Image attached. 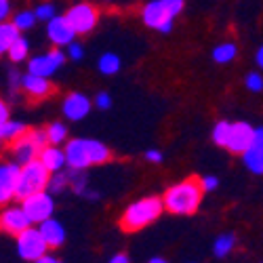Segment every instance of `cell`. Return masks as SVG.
I'll return each instance as SVG.
<instances>
[{
  "mask_svg": "<svg viewBox=\"0 0 263 263\" xmlns=\"http://www.w3.org/2000/svg\"><path fill=\"white\" fill-rule=\"evenodd\" d=\"M34 263H61L57 257H53V255H45V257H40L38 261H34Z\"/></svg>",
  "mask_w": 263,
  "mask_h": 263,
  "instance_id": "ab89813d",
  "label": "cell"
},
{
  "mask_svg": "<svg viewBox=\"0 0 263 263\" xmlns=\"http://www.w3.org/2000/svg\"><path fill=\"white\" fill-rule=\"evenodd\" d=\"M38 230H40V234L45 236V240H47V245L51 247V249H59L63 242H65V230H63V226L57 221V219H47V221H42L40 226H38Z\"/></svg>",
  "mask_w": 263,
  "mask_h": 263,
  "instance_id": "ac0fdd59",
  "label": "cell"
},
{
  "mask_svg": "<svg viewBox=\"0 0 263 263\" xmlns=\"http://www.w3.org/2000/svg\"><path fill=\"white\" fill-rule=\"evenodd\" d=\"M68 185H70V175H63V173H53L51 175V181H49V192L51 194L63 192Z\"/></svg>",
  "mask_w": 263,
  "mask_h": 263,
  "instance_id": "f1b7e54d",
  "label": "cell"
},
{
  "mask_svg": "<svg viewBox=\"0 0 263 263\" xmlns=\"http://www.w3.org/2000/svg\"><path fill=\"white\" fill-rule=\"evenodd\" d=\"M253 137H255V128L247 122H234L232 124V133L226 149H230L232 154H245L253 147Z\"/></svg>",
  "mask_w": 263,
  "mask_h": 263,
  "instance_id": "4fadbf2b",
  "label": "cell"
},
{
  "mask_svg": "<svg viewBox=\"0 0 263 263\" xmlns=\"http://www.w3.org/2000/svg\"><path fill=\"white\" fill-rule=\"evenodd\" d=\"M0 228H3L5 234L19 236L28 228H32V221H30L28 213L24 211V206H7L3 211V215H0Z\"/></svg>",
  "mask_w": 263,
  "mask_h": 263,
  "instance_id": "30bf717a",
  "label": "cell"
},
{
  "mask_svg": "<svg viewBox=\"0 0 263 263\" xmlns=\"http://www.w3.org/2000/svg\"><path fill=\"white\" fill-rule=\"evenodd\" d=\"M236 45L234 42H223V45H219L213 49V59L217 63H230L234 57H236Z\"/></svg>",
  "mask_w": 263,
  "mask_h": 263,
  "instance_id": "cb8c5ba5",
  "label": "cell"
},
{
  "mask_svg": "<svg viewBox=\"0 0 263 263\" xmlns=\"http://www.w3.org/2000/svg\"><path fill=\"white\" fill-rule=\"evenodd\" d=\"M145 160L158 164V162H162V154H160L158 149H149V152H145Z\"/></svg>",
  "mask_w": 263,
  "mask_h": 263,
  "instance_id": "e575fe53",
  "label": "cell"
},
{
  "mask_svg": "<svg viewBox=\"0 0 263 263\" xmlns=\"http://www.w3.org/2000/svg\"><path fill=\"white\" fill-rule=\"evenodd\" d=\"M185 0H152L141 9V19L147 28H154L160 34L173 30V21L183 11Z\"/></svg>",
  "mask_w": 263,
  "mask_h": 263,
  "instance_id": "277c9868",
  "label": "cell"
},
{
  "mask_svg": "<svg viewBox=\"0 0 263 263\" xmlns=\"http://www.w3.org/2000/svg\"><path fill=\"white\" fill-rule=\"evenodd\" d=\"M68 47H70V49H68V57H70V59H74V61L82 59V55H84L82 45H78V42H72V45H68Z\"/></svg>",
  "mask_w": 263,
  "mask_h": 263,
  "instance_id": "1f68e13d",
  "label": "cell"
},
{
  "mask_svg": "<svg viewBox=\"0 0 263 263\" xmlns=\"http://www.w3.org/2000/svg\"><path fill=\"white\" fill-rule=\"evenodd\" d=\"M47 34H49V40L53 42L55 47L72 45L74 36H76L74 28L70 26V21H68V17H65V15H63V17L57 15L55 19L49 21V24H47Z\"/></svg>",
  "mask_w": 263,
  "mask_h": 263,
  "instance_id": "5bb4252c",
  "label": "cell"
},
{
  "mask_svg": "<svg viewBox=\"0 0 263 263\" xmlns=\"http://www.w3.org/2000/svg\"><path fill=\"white\" fill-rule=\"evenodd\" d=\"M97 68H99V72H101V74L112 76V74H116V72L120 70V57H118V55H114V53H103V55L99 57Z\"/></svg>",
  "mask_w": 263,
  "mask_h": 263,
  "instance_id": "603a6c76",
  "label": "cell"
},
{
  "mask_svg": "<svg viewBox=\"0 0 263 263\" xmlns=\"http://www.w3.org/2000/svg\"><path fill=\"white\" fill-rule=\"evenodd\" d=\"M164 209V200L158 198V196H147V198H141L133 204H128L120 217V228L124 232H139L143 228H147L149 223H154L156 219L162 215Z\"/></svg>",
  "mask_w": 263,
  "mask_h": 263,
  "instance_id": "3957f363",
  "label": "cell"
},
{
  "mask_svg": "<svg viewBox=\"0 0 263 263\" xmlns=\"http://www.w3.org/2000/svg\"><path fill=\"white\" fill-rule=\"evenodd\" d=\"M65 156H68V166L76 171H84L93 164H105L112 158V152L101 141L95 139H72L65 145Z\"/></svg>",
  "mask_w": 263,
  "mask_h": 263,
  "instance_id": "7a4b0ae2",
  "label": "cell"
},
{
  "mask_svg": "<svg viewBox=\"0 0 263 263\" xmlns=\"http://www.w3.org/2000/svg\"><path fill=\"white\" fill-rule=\"evenodd\" d=\"M91 112V99L82 93H70L63 99V114L70 120H82Z\"/></svg>",
  "mask_w": 263,
  "mask_h": 263,
  "instance_id": "2e32d148",
  "label": "cell"
},
{
  "mask_svg": "<svg viewBox=\"0 0 263 263\" xmlns=\"http://www.w3.org/2000/svg\"><path fill=\"white\" fill-rule=\"evenodd\" d=\"M19 32L21 30L15 24H3V26H0V51L9 53V49L13 47V42L21 36Z\"/></svg>",
  "mask_w": 263,
  "mask_h": 263,
  "instance_id": "44dd1931",
  "label": "cell"
},
{
  "mask_svg": "<svg viewBox=\"0 0 263 263\" xmlns=\"http://www.w3.org/2000/svg\"><path fill=\"white\" fill-rule=\"evenodd\" d=\"M109 263H130V261H128V257L124 253H118V255H114L112 259H109Z\"/></svg>",
  "mask_w": 263,
  "mask_h": 263,
  "instance_id": "f35d334b",
  "label": "cell"
},
{
  "mask_svg": "<svg viewBox=\"0 0 263 263\" xmlns=\"http://www.w3.org/2000/svg\"><path fill=\"white\" fill-rule=\"evenodd\" d=\"M47 133H49V143L59 145L65 141V137H68V128H65V124H61V122H53L47 126Z\"/></svg>",
  "mask_w": 263,
  "mask_h": 263,
  "instance_id": "4316f807",
  "label": "cell"
},
{
  "mask_svg": "<svg viewBox=\"0 0 263 263\" xmlns=\"http://www.w3.org/2000/svg\"><path fill=\"white\" fill-rule=\"evenodd\" d=\"M19 175H21V164L17 162H5L0 166V200L3 202L17 198Z\"/></svg>",
  "mask_w": 263,
  "mask_h": 263,
  "instance_id": "7c38bea8",
  "label": "cell"
},
{
  "mask_svg": "<svg viewBox=\"0 0 263 263\" xmlns=\"http://www.w3.org/2000/svg\"><path fill=\"white\" fill-rule=\"evenodd\" d=\"M51 171L42 164L40 160H32L28 164L21 166V175H19V187H17V198L26 200L28 196H34L38 192L49 190V181H51Z\"/></svg>",
  "mask_w": 263,
  "mask_h": 263,
  "instance_id": "5b68a950",
  "label": "cell"
},
{
  "mask_svg": "<svg viewBox=\"0 0 263 263\" xmlns=\"http://www.w3.org/2000/svg\"><path fill=\"white\" fill-rule=\"evenodd\" d=\"M21 206L24 211L28 213L32 226H40L42 221H47V219L53 217V211H55V202H53V196L49 190L45 192H38L34 196H28L26 200H21Z\"/></svg>",
  "mask_w": 263,
  "mask_h": 263,
  "instance_id": "ba28073f",
  "label": "cell"
},
{
  "mask_svg": "<svg viewBox=\"0 0 263 263\" xmlns=\"http://www.w3.org/2000/svg\"><path fill=\"white\" fill-rule=\"evenodd\" d=\"M234 247H236V236L234 234H221L213 242V253H215V257L221 259V257H228L234 251Z\"/></svg>",
  "mask_w": 263,
  "mask_h": 263,
  "instance_id": "7402d4cb",
  "label": "cell"
},
{
  "mask_svg": "<svg viewBox=\"0 0 263 263\" xmlns=\"http://www.w3.org/2000/svg\"><path fill=\"white\" fill-rule=\"evenodd\" d=\"M147 263H168V261H166V259H162V257H152Z\"/></svg>",
  "mask_w": 263,
  "mask_h": 263,
  "instance_id": "b9f144b4",
  "label": "cell"
},
{
  "mask_svg": "<svg viewBox=\"0 0 263 263\" xmlns=\"http://www.w3.org/2000/svg\"><path fill=\"white\" fill-rule=\"evenodd\" d=\"M217 177H213V175H206V177H202V187H204V192H213L215 187H217Z\"/></svg>",
  "mask_w": 263,
  "mask_h": 263,
  "instance_id": "836d02e7",
  "label": "cell"
},
{
  "mask_svg": "<svg viewBox=\"0 0 263 263\" xmlns=\"http://www.w3.org/2000/svg\"><path fill=\"white\" fill-rule=\"evenodd\" d=\"M245 82H247V89L253 91V93L263 91V76L257 74V72H249L247 78H245Z\"/></svg>",
  "mask_w": 263,
  "mask_h": 263,
  "instance_id": "4dcf8cb0",
  "label": "cell"
},
{
  "mask_svg": "<svg viewBox=\"0 0 263 263\" xmlns=\"http://www.w3.org/2000/svg\"><path fill=\"white\" fill-rule=\"evenodd\" d=\"M34 13H36V17L42 19V21H51V19L57 17V13H55V5H53V3H42V5H38Z\"/></svg>",
  "mask_w": 263,
  "mask_h": 263,
  "instance_id": "f546056e",
  "label": "cell"
},
{
  "mask_svg": "<svg viewBox=\"0 0 263 263\" xmlns=\"http://www.w3.org/2000/svg\"><path fill=\"white\" fill-rule=\"evenodd\" d=\"M28 126L26 124H21V122H7V124H3L0 126V139H3L5 143H13V141H17L19 137H24L26 133H28Z\"/></svg>",
  "mask_w": 263,
  "mask_h": 263,
  "instance_id": "d6986e66",
  "label": "cell"
},
{
  "mask_svg": "<svg viewBox=\"0 0 263 263\" xmlns=\"http://www.w3.org/2000/svg\"><path fill=\"white\" fill-rule=\"evenodd\" d=\"M63 61H65L63 51L53 49V51H49L47 55H38V57L30 59V65H28V68H30V74L49 78V76H53V74L61 68Z\"/></svg>",
  "mask_w": 263,
  "mask_h": 263,
  "instance_id": "8fae6325",
  "label": "cell"
},
{
  "mask_svg": "<svg viewBox=\"0 0 263 263\" xmlns=\"http://www.w3.org/2000/svg\"><path fill=\"white\" fill-rule=\"evenodd\" d=\"M65 17H68L70 26L74 28L76 34H89V32H93L95 26H97L99 11H97V7H93L91 3H78V5H74V7L68 9Z\"/></svg>",
  "mask_w": 263,
  "mask_h": 263,
  "instance_id": "9c48e42d",
  "label": "cell"
},
{
  "mask_svg": "<svg viewBox=\"0 0 263 263\" xmlns=\"http://www.w3.org/2000/svg\"><path fill=\"white\" fill-rule=\"evenodd\" d=\"M36 13L34 11H21V13H17L15 15V19H13V24L21 30V32H28L30 28H34V24H36Z\"/></svg>",
  "mask_w": 263,
  "mask_h": 263,
  "instance_id": "83f0119b",
  "label": "cell"
},
{
  "mask_svg": "<svg viewBox=\"0 0 263 263\" xmlns=\"http://www.w3.org/2000/svg\"><path fill=\"white\" fill-rule=\"evenodd\" d=\"M242 158H245V164L251 173L263 175V145L261 147H251L249 152L242 154Z\"/></svg>",
  "mask_w": 263,
  "mask_h": 263,
  "instance_id": "ffe728a7",
  "label": "cell"
},
{
  "mask_svg": "<svg viewBox=\"0 0 263 263\" xmlns=\"http://www.w3.org/2000/svg\"><path fill=\"white\" fill-rule=\"evenodd\" d=\"M202 194H204L202 179L187 177L179 183L171 185L164 192V196H162L164 209L173 215H194L202 202Z\"/></svg>",
  "mask_w": 263,
  "mask_h": 263,
  "instance_id": "6da1fadb",
  "label": "cell"
},
{
  "mask_svg": "<svg viewBox=\"0 0 263 263\" xmlns=\"http://www.w3.org/2000/svg\"><path fill=\"white\" fill-rule=\"evenodd\" d=\"M47 145H51L47 128H30L24 137H19L17 141L11 143V152H13L15 162L24 166L32 160H38L40 152Z\"/></svg>",
  "mask_w": 263,
  "mask_h": 263,
  "instance_id": "8992f818",
  "label": "cell"
},
{
  "mask_svg": "<svg viewBox=\"0 0 263 263\" xmlns=\"http://www.w3.org/2000/svg\"><path fill=\"white\" fill-rule=\"evenodd\" d=\"M95 103H97V107H99V109H107L109 105H112V99H109V95H107V93H97Z\"/></svg>",
  "mask_w": 263,
  "mask_h": 263,
  "instance_id": "d6a6232c",
  "label": "cell"
},
{
  "mask_svg": "<svg viewBox=\"0 0 263 263\" xmlns=\"http://www.w3.org/2000/svg\"><path fill=\"white\" fill-rule=\"evenodd\" d=\"M28 51H30V42L24 38V36H19L15 42H13V47L9 49V57L13 63H19V61H24L28 57Z\"/></svg>",
  "mask_w": 263,
  "mask_h": 263,
  "instance_id": "d4e9b609",
  "label": "cell"
},
{
  "mask_svg": "<svg viewBox=\"0 0 263 263\" xmlns=\"http://www.w3.org/2000/svg\"><path fill=\"white\" fill-rule=\"evenodd\" d=\"M0 17L3 19L9 17V0H0Z\"/></svg>",
  "mask_w": 263,
  "mask_h": 263,
  "instance_id": "74e56055",
  "label": "cell"
},
{
  "mask_svg": "<svg viewBox=\"0 0 263 263\" xmlns=\"http://www.w3.org/2000/svg\"><path fill=\"white\" fill-rule=\"evenodd\" d=\"M49 245H47V240L45 236L40 234L38 228H28L24 234H19L17 236V253L21 259H26V261H38L40 257H45L49 255Z\"/></svg>",
  "mask_w": 263,
  "mask_h": 263,
  "instance_id": "52a82bcc",
  "label": "cell"
},
{
  "mask_svg": "<svg viewBox=\"0 0 263 263\" xmlns=\"http://www.w3.org/2000/svg\"><path fill=\"white\" fill-rule=\"evenodd\" d=\"M21 89L26 91V95L32 101H40V99H47L55 93V86L49 82V78L45 76H36V74H26L21 78Z\"/></svg>",
  "mask_w": 263,
  "mask_h": 263,
  "instance_id": "9a60e30c",
  "label": "cell"
},
{
  "mask_svg": "<svg viewBox=\"0 0 263 263\" xmlns=\"http://www.w3.org/2000/svg\"><path fill=\"white\" fill-rule=\"evenodd\" d=\"M38 160L45 164L51 173H61L63 166L68 164V156H65V149H59L57 145H47L45 149L40 152Z\"/></svg>",
  "mask_w": 263,
  "mask_h": 263,
  "instance_id": "e0dca14e",
  "label": "cell"
},
{
  "mask_svg": "<svg viewBox=\"0 0 263 263\" xmlns=\"http://www.w3.org/2000/svg\"><path fill=\"white\" fill-rule=\"evenodd\" d=\"M230 133H232V122H226V120L217 122L215 128H213V141H215L217 145L226 147L228 141H230Z\"/></svg>",
  "mask_w": 263,
  "mask_h": 263,
  "instance_id": "484cf974",
  "label": "cell"
},
{
  "mask_svg": "<svg viewBox=\"0 0 263 263\" xmlns=\"http://www.w3.org/2000/svg\"><path fill=\"white\" fill-rule=\"evenodd\" d=\"M257 65H259V68H263V47L257 51Z\"/></svg>",
  "mask_w": 263,
  "mask_h": 263,
  "instance_id": "60d3db41",
  "label": "cell"
},
{
  "mask_svg": "<svg viewBox=\"0 0 263 263\" xmlns=\"http://www.w3.org/2000/svg\"><path fill=\"white\" fill-rule=\"evenodd\" d=\"M263 145V126L255 128V137H253V147H261Z\"/></svg>",
  "mask_w": 263,
  "mask_h": 263,
  "instance_id": "d590c367",
  "label": "cell"
},
{
  "mask_svg": "<svg viewBox=\"0 0 263 263\" xmlns=\"http://www.w3.org/2000/svg\"><path fill=\"white\" fill-rule=\"evenodd\" d=\"M0 122H3V124L9 122V107H7V103H0Z\"/></svg>",
  "mask_w": 263,
  "mask_h": 263,
  "instance_id": "8d00e7d4",
  "label": "cell"
}]
</instances>
